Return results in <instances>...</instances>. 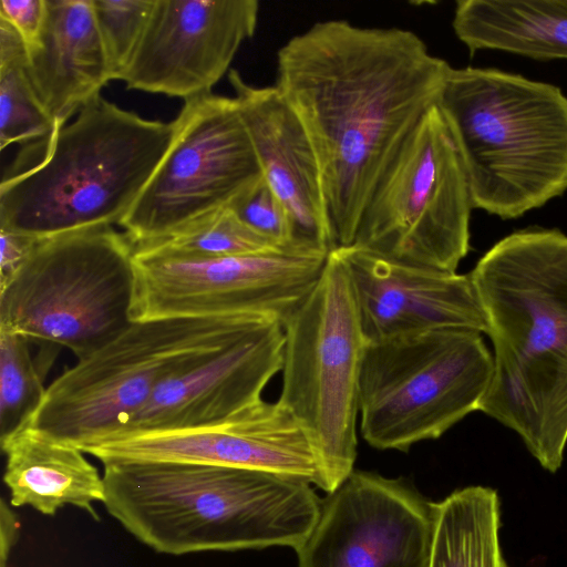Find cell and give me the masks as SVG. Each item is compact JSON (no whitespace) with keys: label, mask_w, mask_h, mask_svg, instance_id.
Masks as SVG:
<instances>
[{"label":"cell","mask_w":567,"mask_h":567,"mask_svg":"<svg viewBox=\"0 0 567 567\" xmlns=\"http://www.w3.org/2000/svg\"><path fill=\"white\" fill-rule=\"evenodd\" d=\"M451 66L413 31L320 21L277 53L279 90L316 152L337 247L352 245L381 176L437 106Z\"/></svg>","instance_id":"1"},{"label":"cell","mask_w":567,"mask_h":567,"mask_svg":"<svg viewBox=\"0 0 567 567\" xmlns=\"http://www.w3.org/2000/svg\"><path fill=\"white\" fill-rule=\"evenodd\" d=\"M468 275L494 348L478 411L516 432L539 465L556 473L567 444V236L513 233Z\"/></svg>","instance_id":"2"},{"label":"cell","mask_w":567,"mask_h":567,"mask_svg":"<svg viewBox=\"0 0 567 567\" xmlns=\"http://www.w3.org/2000/svg\"><path fill=\"white\" fill-rule=\"evenodd\" d=\"M102 464L105 509L161 554L296 550L321 509L312 484L299 477L185 462Z\"/></svg>","instance_id":"3"},{"label":"cell","mask_w":567,"mask_h":567,"mask_svg":"<svg viewBox=\"0 0 567 567\" xmlns=\"http://www.w3.org/2000/svg\"><path fill=\"white\" fill-rule=\"evenodd\" d=\"M173 123L101 94L44 140L39 159L0 184V228L42 239L118 225L162 161Z\"/></svg>","instance_id":"4"},{"label":"cell","mask_w":567,"mask_h":567,"mask_svg":"<svg viewBox=\"0 0 567 567\" xmlns=\"http://www.w3.org/2000/svg\"><path fill=\"white\" fill-rule=\"evenodd\" d=\"M437 107L474 208L517 218L567 190V96L496 69L451 68Z\"/></svg>","instance_id":"5"},{"label":"cell","mask_w":567,"mask_h":567,"mask_svg":"<svg viewBox=\"0 0 567 567\" xmlns=\"http://www.w3.org/2000/svg\"><path fill=\"white\" fill-rule=\"evenodd\" d=\"M274 319L243 315L133 322L56 378L28 426L76 447L116 436L167 375Z\"/></svg>","instance_id":"6"},{"label":"cell","mask_w":567,"mask_h":567,"mask_svg":"<svg viewBox=\"0 0 567 567\" xmlns=\"http://www.w3.org/2000/svg\"><path fill=\"white\" fill-rule=\"evenodd\" d=\"M282 326V389L277 402L306 433L319 471L316 486L330 493L354 471L367 346L350 279L334 249L311 291Z\"/></svg>","instance_id":"7"},{"label":"cell","mask_w":567,"mask_h":567,"mask_svg":"<svg viewBox=\"0 0 567 567\" xmlns=\"http://www.w3.org/2000/svg\"><path fill=\"white\" fill-rule=\"evenodd\" d=\"M134 254L113 226L39 239L0 290V329L89 355L133 323Z\"/></svg>","instance_id":"8"},{"label":"cell","mask_w":567,"mask_h":567,"mask_svg":"<svg viewBox=\"0 0 567 567\" xmlns=\"http://www.w3.org/2000/svg\"><path fill=\"white\" fill-rule=\"evenodd\" d=\"M493 354L477 331L439 329L365 346L359 381L360 431L378 450L405 452L478 411Z\"/></svg>","instance_id":"9"},{"label":"cell","mask_w":567,"mask_h":567,"mask_svg":"<svg viewBox=\"0 0 567 567\" xmlns=\"http://www.w3.org/2000/svg\"><path fill=\"white\" fill-rule=\"evenodd\" d=\"M467 174L439 107L411 133L378 182L352 245L456 272L470 250Z\"/></svg>","instance_id":"10"},{"label":"cell","mask_w":567,"mask_h":567,"mask_svg":"<svg viewBox=\"0 0 567 567\" xmlns=\"http://www.w3.org/2000/svg\"><path fill=\"white\" fill-rule=\"evenodd\" d=\"M172 123L162 161L118 224L134 245L231 207L262 179L234 96L210 92L186 100Z\"/></svg>","instance_id":"11"},{"label":"cell","mask_w":567,"mask_h":567,"mask_svg":"<svg viewBox=\"0 0 567 567\" xmlns=\"http://www.w3.org/2000/svg\"><path fill=\"white\" fill-rule=\"evenodd\" d=\"M328 255L276 249L196 258L135 248L131 318L255 315L282 322L311 291Z\"/></svg>","instance_id":"12"},{"label":"cell","mask_w":567,"mask_h":567,"mask_svg":"<svg viewBox=\"0 0 567 567\" xmlns=\"http://www.w3.org/2000/svg\"><path fill=\"white\" fill-rule=\"evenodd\" d=\"M433 502L402 478L353 471L322 499L298 567H427Z\"/></svg>","instance_id":"13"},{"label":"cell","mask_w":567,"mask_h":567,"mask_svg":"<svg viewBox=\"0 0 567 567\" xmlns=\"http://www.w3.org/2000/svg\"><path fill=\"white\" fill-rule=\"evenodd\" d=\"M258 16L256 0H155L122 81L184 101L210 93L255 34Z\"/></svg>","instance_id":"14"},{"label":"cell","mask_w":567,"mask_h":567,"mask_svg":"<svg viewBox=\"0 0 567 567\" xmlns=\"http://www.w3.org/2000/svg\"><path fill=\"white\" fill-rule=\"evenodd\" d=\"M84 453L110 461H166L258 470L318 483L312 446L278 402L261 400L224 421L186 430L140 433L85 443Z\"/></svg>","instance_id":"15"},{"label":"cell","mask_w":567,"mask_h":567,"mask_svg":"<svg viewBox=\"0 0 567 567\" xmlns=\"http://www.w3.org/2000/svg\"><path fill=\"white\" fill-rule=\"evenodd\" d=\"M284 349L280 320L256 327L163 379L128 427L109 439L229 419L262 400L265 386L282 369Z\"/></svg>","instance_id":"16"},{"label":"cell","mask_w":567,"mask_h":567,"mask_svg":"<svg viewBox=\"0 0 567 567\" xmlns=\"http://www.w3.org/2000/svg\"><path fill=\"white\" fill-rule=\"evenodd\" d=\"M334 250L350 279L367 343L439 329L488 333L470 275L393 260L357 245Z\"/></svg>","instance_id":"17"},{"label":"cell","mask_w":567,"mask_h":567,"mask_svg":"<svg viewBox=\"0 0 567 567\" xmlns=\"http://www.w3.org/2000/svg\"><path fill=\"white\" fill-rule=\"evenodd\" d=\"M228 80L262 178L287 208L299 249L328 255L337 245L318 158L305 127L275 85H251L234 69Z\"/></svg>","instance_id":"18"},{"label":"cell","mask_w":567,"mask_h":567,"mask_svg":"<svg viewBox=\"0 0 567 567\" xmlns=\"http://www.w3.org/2000/svg\"><path fill=\"white\" fill-rule=\"evenodd\" d=\"M47 7L40 38L27 48L28 73L56 127L100 95L112 73L93 0H47Z\"/></svg>","instance_id":"19"},{"label":"cell","mask_w":567,"mask_h":567,"mask_svg":"<svg viewBox=\"0 0 567 567\" xmlns=\"http://www.w3.org/2000/svg\"><path fill=\"white\" fill-rule=\"evenodd\" d=\"M6 455L3 482L12 506H29L53 516L75 506L97 518L104 503L103 474L79 447L53 440L29 426L1 441Z\"/></svg>","instance_id":"20"},{"label":"cell","mask_w":567,"mask_h":567,"mask_svg":"<svg viewBox=\"0 0 567 567\" xmlns=\"http://www.w3.org/2000/svg\"><path fill=\"white\" fill-rule=\"evenodd\" d=\"M452 27L471 53L567 59V0H460Z\"/></svg>","instance_id":"21"},{"label":"cell","mask_w":567,"mask_h":567,"mask_svg":"<svg viewBox=\"0 0 567 567\" xmlns=\"http://www.w3.org/2000/svg\"><path fill=\"white\" fill-rule=\"evenodd\" d=\"M434 525L427 567H507L499 542L496 489L472 485L433 502Z\"/></svg>","instance_id":"22"},{"label":"cell","mask_w":567,"mask_h":567,"mask_svg":"<svg viewBox=\"0 0 567 567\" xmlns=\"http://www.w3.org/2000/svg\"><path fill=\"white\" fill-rule=\"evenodd\" d=\"M54 122L41 103L28 73L27 47L0 20V148L47 138Z\"/></svg>","instance_id":"23"},{"label":"cell","mask_w":567,"mask_h":567,"mask_svg":"<svg viewBox=\"0 0 567 567\" xmlns=\"http://www.w3.org/2000/svg\"><path fill=\"white\" fill-rule=\"evenodd\" d=\"M29 341L22 334L0 329L1 441L28 426L44 398L43 381L58 352V346L42 343L35 359Z\"/></svg>","instance_id":"24"},{"label":"cell","mask_w":567,"mask_h":567,"mask_svg":"<svg viewBox=\"0 0 567 567\" xmlns=\"http://www.w3.org/2000/svg\"><path fill=\"white\" fill-rule=\"evenodd\" d=\"M135 248L196 258L280 250L248 227L230 207Z\"/></svg>","instance_id":"25"},{"label":"cell","mask_w":567,"mask_h":567,"mask_svg":"<svg viewBox=\"0 0 567 567\" xmlns=\"http://www.w3.org/2000/svg\"><path fill=\"white\" fill-rule=\"evenodd\" d=\"M155 0H93L112 80H121L142 40Z\"/></svg>","instance_id":"26"},{"label":"cell","mask_w":567,"mask_h":567,"mask_svg":"<svg viewBox=\"0 0 567 567\" xmlns=\"http://www.w3.org/2000/svg\"><path fill=\"white\" fill-rule=\"evenodd\" d=\"M230 208L248 227L278 249L309 254L299 249L290 215L264 178Z\"/></svg>","instance_id":"27"},{"label":"cell","mask_w":567,"mask_h":567,"mask_svg":"<svg viewBox=\"0 0 567 567\" xmlns=\"http://www.w3.org/2000/svg\"><path fill=\"white\" fill-rule=\"evenodd\" d=\"M47 0H1L0 20L10 24L27 48L34 45L47 19Z\"/></svg>","instance_id":"28"},{"label":"cell","mask_w":567,"mask_h":567,"mask_svg":"<svg viewBox=\"0 0 567 567\" xmlns=\"http://www.w3.org/2000/svg\"><path fill=\"white\" fill-rule=\"evenodd\" d=\"M38 238L0 228V290L8 286L32 254Z\"/></svg>","instance_id":"29"}]
</instances>
